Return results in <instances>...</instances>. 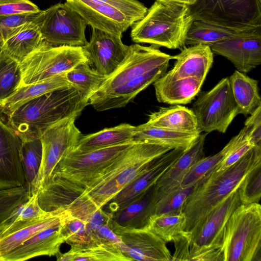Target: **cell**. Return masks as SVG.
I'll return each mask as SVG.
<instances>
[{"mask_svg": "<svg viewBox=\"0 0 261 261\" xmlns=\"http://www.w3.org/2000/svg\"><path fill=\"white\" fill-rule=\"evenodd\" d=\"M88 99L75 87L44 94L22 104L8 116V121L21 140L40 138L50 126L73 115L80 116Z\"/></svg>", "mask_w": 261, "mask_h": 261, "instance_id": "6da1fadb", "label": "cell"}, {"mask_svg": "<svg viewBox=\"0 0 261 261\" xmlns=\"http://www.w3.org/2000/svg\"><path fill=\"white\" fill-rule=\"evenodd\" d=\"M261 162V146H255L238 162L221 171L214 170L199 182L188 197L182 212L186 218L185 231L193 227L232 191L245 176Z\"/></svg>", "mask_w": 261, "mask_h": 261, "instance_id": "7a4b0ae2", "label": "cell"}, {"mask_svg": "<svg viewBox=\"0 0 261 261\" xmlns=\"http://www.w3.org/2000/svg\"><path fill=\"white\" fill-rule=\"evenodd\" d=\"M170 150L153 142L137 141L85 188L83 194L102 208L141 175L153 160Z\"/></svg>", "mask_w": 261, "mask_h": 261, "instance_id": "3957f363", "label": "cell"}, {"mask_svg": "<svg viewBox=\"0 0 261 261\" xmlns=\"http://www.w3.org/2000/svg\"><path fill=\"white\" fill-rule=\"evenodd\" d=\"M193 21L188 6L155 1L132 25L130 37L137 43L181 49Z\"/></svg>", "mask_w": 261, "mask_h": 261, "instance_id": "277c9868", "label": "cell"}, {"mask_svg": "<svg viewBox=\"0 0 261 261\" xmlns=\"http://www.w3.org/2000/svg\"><path fill=\"white\" fill-rule=\"evenodd\" d=\"M221 251L223 261L261 260V206L241 204L224 228Z\"/></svg>", "mask_w": 261, "mask_h": 261, "instance_id": "5b68a950", "label": "cell"}, {"mask_svg": "<svg viewBox=\"0 0 261 261\" xmlns=\"http://www.w3.org/2000/svg\"><path fill=\"white\" fill-rule=\"evenodd\" d=\"M238 189L232 191L189 231L190 260H222L221 251L225 225L241 204Z\"/></svg>", "mask_w": 261, "mask_h": 261, "instance_id": "8992f818", "label": "cell"}, {"mask_svg": "<svg viewBox=\"0 0 261 261\" xmlns=\"http://www.w3.org/2000/svg\"><path fill=\"white\" fill-rule=\"evenodd\" d=\"M137 141L85 151L72 150L61 159L50 176L88 187L109 165Z\"/></svg>", "mask_w": 261, "mask_h": 261, "instance_id": "52a82bcc", "label": "cell"}, {"mask_svg": "<svg viewBox=\"0 0 261 261\" xmlns=\"http://www.w3.org/2000/svg\"><path fill=\"white\" fill-rule=\"evenodd\" d=\"M88 62L82 47L53 46L43 42L22 62V83L27 85L66 72Z\"/></svg>", "mask_w": 261, "mask_h": 261, "instance_id": "ba28073f", "label": "cell"}, {"mask_svg": "<svg viewBox=\"0 0 261 261\" xmlns=\"http://www.w3.org/2000/svg\"><path fill=\"white\" fill-rule=\"evenodd\" d=\"M188 7L193 20L234 28L261 26V0H196Z\"/></svg>", "mask_w": 261, "mask_h": 261, "instance_id": "9c48e42d", "label": "cell"}, {"mask_svg": "<svg viewBox=\"0 0 261 261\" xmlns=\"http://www.w3.org/2000/svg\"><path fill=\"white\" fill-rule=\"evenodd\" d=\"M198 129L210 133H225L239 114L228 77L223 78L212 89L201 92L193 103Z\"/></svg>", "mask_w": 261, "mask_h": 261, "instance_id": "30bf717a", "label": "cell"}, {"mask_svg": "<svg viewBox=\"0 0 261 261\" xmlns=\"http://www.w3.org/2000/svg\"><path fill=\"white\" fill-rule=\"evenodd\" d=\"M37 22L43 40L53 46L83 47L88 42L87 23L66 2L41 10Z\"/></svg>", "mask_w": 261, "mask_h": 261, "instance_id": "8fae6325", "label": "cell"}, {"mask_svg": "<svg viewBox=\"0 0 261 261\" xmlns=\"http://www.w3.org/2000/svg\"><path fill=\"white\" fill-rule=\"evenodd\" d=\"M73 115L48 127L40 137L42 146L41 165L30 191L37 194L50 176L58 163L66 153L74 148L82 134L75 125Z\"/></svg>", "mask_w": 261, "mask_h": 261, "instance_id": "7c38bea8", "label": "cell"}, {"mask_svg": "<svg viewBox=\"0 0 261 261\" xmlns=\"http://www.w3.org/2000/svg\"><path fill=\"white\" fill-rule=\"evenodd\" d=\"M129 46V53L123 62L107 77L89 100L102 96L123 83L172 59V56L161 51L159 47L152 45L146 46L135 44Z\"/></svg>", "mask_w": 261, "mask_h": 261, "instance_id": "4fadbf2b", "label": "cell"}, {"mask_svg": "<svg viewBox=\"0 0 261 261\" xmlns=\"http://www.w3.org/2000/svg\"><path fill=\"white\" fill-rule=\"evenodd\" d=\"M110 226L121 241L119 246L120 251L130 260H172V255L166 242L148 227L126 228L112 220Z\"/></svg>", "mask_w": 261, "mask_h": 261, "instance_id": "5bb4252c", "label": "cell"}, {"mask_svg": "<svg viewBox=\"0 0 261 261\" xmlns=\"http://www.w3.org/2000/svg\"><path fill=\"white\" fill-rule=\"evenodd\" d=\"M122 36L92 28L89 41L82 47L89 65L106 76L112 74L130 49L122 42Z\"/></svg>", "mask_w": 261, "mask_h": 261, "instance_id": "9a60e30c", "label": "cell"}, {"mask_svg": "<svg viewBox=\"0 0 261 261\" xmlns=\"http://www.w3.org/2000/svg\"><path fill=\"white\" fill-rule=\"evenodd\" d=\"M21 141L0 111V190L25 185L20 158Z\"/></svg>", "mask_w": 261, "mask_h": 261, "instance_id": "2e32d148", "label": "cell"}, {"mask_svg": "<svg viewBox=\"0 0 261 261\" xmlns=\"http://www.w3.org/2000/svg\"><path fill=\"white\" fill-rule=\"evenodd\" d=\"M208 45L241 72H250L261 64V28Z\"/></svg>", "mask_w": 261, "mask_h": 261, "instance_id": "e0dca14e", "label": "cell"}, {"mask_svg": "<svg viewBox=\"0 0 261 261\" xmlns=\"http://www.w3.org/2000/svg\"><path fill=\"white\" fill-rule=\"evenodd\" d=\"M173 149L153 160L139 176L121 190L108 203L112 214L122 208L155 184L160 177L184 152Z\"/></svg>", "mask_w": 261, "mask_h": 261, "instance_id": "ac0fdd59", "label": "cell"}, {"mask_svg": "<svg viewBox=\"0 0 261 261\" xmlns=\"http://www.w3.org/2000/svg\"><path fill=\"white\" fill-rule=\"evenodd\" d=\"M65 1L92 28L122 36L133 24L119 11L97 0Z\"/></svg>", "mask_w": 261, "mask_h": 261, "instance_id": "d6986e66", "label": "cell"}, {"mask_svg": "<svg viewBox=\"0 0 261 261\" xmlns=\"http://www.w3.org/2000/svg\"><path fill=\"white\" fill-rule=\"evenodd\" d=\"M85 189L68 179L50 176L38 192V202L44 211L64 210L71 214L82 202Z\"/></svg>", "mask_w": 261, "mask_h": 261, "instance_id": "ffe728a7", "label": "cell"}, {"mask_svg": "<svg viewBox=\"0 0 261 261\" xmlns=\"http://www.w3.org/2000/svg\"><path fill=\"white\" fill-rule=\"evenodd\" d=\"M169 63L159 66L116 87L99 97L88 100L97 111L124 107L142 90L164 75Z\"/></svg>", "mask_w": 261, "mask_h": 261, "instance_id": "44dd1931", "label": "cell"}, {"mask_svg": "<svg viewBox=\"0 0 261 261\" xmlns=\"http://www.w3.org/2000/svg\"><path fill=\"white\" fill-rule=\"evenodd\" d=\"M63 221L40 230L1 256L0 261H23L41 255H56L60 252L61 244L65 242L61 233Z\"/></svg>", "mask_w": 261, "mask_h": 261, "instance_id": "7402d4cb", "label": "cell"}, {"mask_svg": "<svg viewBox=\"0 0 261 261\" xmlns=\"http://www.w3.org/2000/svg\"><path fill=\"white\" fill-rule=\"evenodd\" d=\"M213 54L207 44L185 46L179 54L172 56V59L176 61L166 73L176 78L193 77L204 82L213 63Z\"/></svg>", "mask_w": 261, "mask_h": 261, "instance_id": "603a6c76", "label": "cell"}, {"mask_svg": "<svg viewBox=\"0 0 261 261\" xmlns=\"http://www.w3.org/2000/svg\"><path fill=\"white\" fill-rule=\"evenodd\" d=\"M203 83L195 77L176 78L166 72L153 84L159 102L181 105L191 103Z\"/></svg>", "mask_w": 261, "mask_h": 261, "instance_id": "cb8c5ba5", "label": "cell"}, {"mask_svg": "<svg viewBox=\"0 0 261 261\" xmlns=\"http://www.w3.org/2000/svg\"><path fill=\"white\" fill-rule=\"evenodd\" d=\"M158 188L154 184L135 200L113 214L112 221L128 228L148 227L155 214Z\"/></svg>", "mask_w": 261, "mask_h": 261, "instance_id": "d4e9b609", "label": "cell"}, {"mask_svg": "<svg viewBox=\"0 0 261 261\" xmlns=\"http://www.w3.org/2000/svg\"><path fill=\"white\" fill-rule=\"evenodd\" d=\"M207 133H200L192 145L160 177L155 185L159 191L179 186L191 167L205 156L204 145Z\"/></svg>", "mask_w": 261, "mask_h": 261, "instance_id": "484cf974", "label": "cell"}, {"mask_svg": "<svg viewBox=\"0 0 261 261\" xmlns=\"http://www.w3.org/2000/svg\"><path fill=\"white\" fill-rule=\"evenodd\" d=\"M66 72L20 86L13 95L0 105V111L8 116L19 106L32 99L58 89L73 86L67 80Z\"/></svg>", "mask_w": 261, "mask_h": 261, "instance_id": "4316f807", "label": "cell"}, {"mask_svg": "<svg viewBox=\"0 0 261 261\" xmlns=\"http://www.w3.org/2000/svg\"><path fill=\"white\" fill-rule=\"evenodd\" d=\"M56 256L58 261H130L118 246L99 240L71 245L68 251L63 254L59 252Z\"/></svg>", "mask_w": 261, "mask_h": 261, "instance_id": "83f0119b", "label": "cell"}, {"mask_svg": "<svg viewBox=\"0 0 261 261\" xmlns=\"http://www.w3.org/2000/svg\"><path fill=\"white\" fill-rule=\"evenodd\" d=\"M67 214L64 210L46 212L17 229L0 236V257L13 250L40 230L61 222Z\"/></svg>", "mask_w": 261, "mask_h": 261, "instance_id": "f1b7e54d", "label": "cell"}, {"mask_svg": "<svg viewBox=\"0 0 261 261\" xmlns=\"http://www.w3.org/2000/svg\"><path fill=\"white\" fill-rule=\"evenodd\" d=\"M201 131L179 132L155 126L147 123L136 126L134 140H145L173 149H188Z\"/></svg>", "mask_w": 261, "mask_h": 261, "instance_id": "f546056e", "label": "cell"}, {"mask_svg": "<svg viewBox=\"0 0 261 261\" xmlns=\"http://www.w3.org/2000/svg\"><path fill=\"white\" fill-rule=\"evenodd\" d=\"M146 123L175 131L193 132L200 130L196 117L192 109L178 105L161 108L158 111L151 113Z\"/></svg>", "mask_w": 261, "mask_h": 261, "instance_id": "4dcf8cb0", "label": "cell"}, {"mask_svg": "<svg viewBox=\"0 0 261 261\" xmlns=\"http://www.w3.org/2000/svg\"><path fill=\"white\" fill-rule=\"evenodd\" d=\"M259 28H261V26L234 28L194 20L188 31L185 44L189 46L200 43L209 45Z\"/></svg>", "mask_w": 261, "mask_h": 261, "instance_id": "1f68e13d", "label": "cell"}, {"mask_svg": "<svg viewBox=\"0 0 261 261\" xmlns=\"http://www.w3.org/2000/svg\"><path fill=\"white\" fill-rule=\"evenodd\" d=\"M228 79L239 114L247 116L261 106L257 80L237 70Z\"/></svg>", "mask_w": 261, "mask_h": 261, "instance_id": "d6a6232c", "label": "cell"}, {"mask_svg": "<svg viewBox=\"0 0 261 261\" xmlns=\"http://www.w3.org/2000/svg\"><path fill=\"white\" fill-rule=\"evenodd\" d=\"M136 128V126L122 123L93 134L82 135L72 150L85 151L133 141Z\"/></svg>", "mask_w": 261, "mask_h": 261, "instance_id": "836d02e7", "label": "cell"}, {"mask_svg": "<svg viewBox=\"0 0 261 261\" xmlns=\"http://www.w3.org/2000/svg\"><path fill=\"white\" fill-rule=\"evenodd\" d=\"M38 16L9 38L1 50L20 63L33 51L44 40L37 22Z\"/></svg>", "mask_w": 261, "mask_h": 261, "instance_id": "e575fe53", "label": "cell"}, {"mask_svg": "<svg viewBox=\"0 0 261 261\" xmlns=\"http://www.w3.org/2000/svg\"><path fill=\"white\" fill-rule=\"evenodd\" d=\"M68 81L89 100L108 76L91 68L87 62H82L66 72Z\"/></svg>", "mask_w": 261, "mask_h": 261, "instance_id": "d590c367", "label": "cell"}, {"mask_svg": "<svg viewBox=\"0 0 261 261\" xmlns=\"http://www.w3.org/2000/svg\"><path fill=\"white\" fill-rule=\"evenodd\" d=\"M22 83L20 63L0 50V105L13 95Z\"/></svg>", "mask_w": 261, "mask_h": 261, "instance_id": "8d00e7d4", "label": "cell"}, {"mask_svg": "<svg viewBox=\"0 0 261 261\" xmlns=\"http://www.w3.org/2000/svg\"><path fill=\"white\" fill-rule=\"evenodd\" d=\"M186 225V216L182 212L154 215L151 218L148 228L167 243L183 233Z\"/></svg>", "mask_w": 261, "mask_h": 261, "instance_id": "74e56055", "label": "cell"}, {"mask_svg": "<svg viewBox=\"0 0 261 261\" xmlns=\"http://www.w3.org/2000/svg\"><path fill=\"white\" fill-rule=\"evenodd\" d=\"M20 158L30 196L33 182L39 172L42 156L40 138L21 140Z\"/></svg>", "mask_w": 261, "mask_h": 261, "instance_id": "f35d334b", "label": "cell"}, {"mask_svg": "<svg viewBox=\"0 0 261 261\" xmlns=\"http://www.w3.org/2000/svg\"><path fill=\"white\" fill-rule=\"evenodd\" d=\"M46 213L39 205L38 194H33L27 201L18 205L4 223L0 236L16 230Z\"/></svg>", "mask_w": 261, "mask_h": 261, "instance_id": "ab89813d", "label": "cell"}, {"mask_svg": "<svg viewBox=\"0 0 261 261\" xmlns=\"http://www.w3.org/2000/svg\"><path fill=\"white\" fill-rule=\"evenodd\" d=\"M199 183L164 191L158 190L155 215L182 212L188 197Z\"/></svg>", "mask_w": 261, "mask_h": 261, "instance_id": "60d3db41", "label": "cell"}, {"mask_svg": "<svg viewBox=\"0 0 261 261\" xmlns=\"http://www.w3.org/2000/svg\"><path fill=\"white\" fill-rule=\"evenodd\" d=\"M226 153L227 149L224 146L216 154L198 161L191 167L179 186L187 187L201 182L215 169Z\"/></svg>", "mask_w": 261, "mask_h": 261, "instance_id": "b9f144b4", "label": "cell"}, {"mask_svg": "<svg viewBox=\"0 0 261 261\" xmlns=\"http://www.w3.org/2000/svg\"><path fill=\"white\" fill-rule=\"evenodd\" d=\"M30 197L27 185L0 190V231L17 207Z\"/></svg>", "mask_w": 261, "mask_h": 261, "instance_id": "7bdbcfd3", "label": "cell"}, {"mask_svg": "<svg viewBox=\"0 0 261 261\" xmlns=\"http://www.w3.org/2000/svg\"><path fill=\"white\" fill-rule=\"evenodd\" d=\"M238 190L242 204L258 203L261 196V162L245 176Z\"/></svg>", "mask_w": 261, "mask_h": 261, "instance_id": "ee69618b", "label": "cell"}, {"mask_svg": "<svg viewBox=\"0 0 261 261\" xmlns=\"http://www.w3.org/2000/svg\"><path fill=\"white\" fill-rule=\"evenodd\" d=\"M61 233L65 242L68 244H81L91 241V232L87 222L68 214L63 221Z\"/></svg>", "mask_w": 261, "mask_h": 261, "instance_id": "f6af8a7d", "label": "cell"}, {"mask_svg": "<svg viewBox=\"0 0 261 261\" xmlns=\"http://www.w3.org/2000/svg\"><path fill=\"white\" fill-rule=\"evenodd\" d=\"M231 141L230 150L216 167L214 170L216 172L223 170L233 165L255 146L251 142L248 130L245 126Z\"/></svg>", "mask_w": 261, "mask_h": 261, "instance_id": "bcb514c9", "label": "cell"}, {"mask_svg": "<svg viewBox=\"0 0 261 261\" xmlns=\"http://www.w3.org/2000/svg\"><path fill=\"white\" fill-rule=\"evenodd\" d=\"M40 12L0 17V50L5 42L9 38L18 32L24 24L34 21Z\"/></svg>", "mask_w": 261, "mask_h": 261, "instance_id": "7dc6e473", "label": "cell"}, {"mask_svg": "<svg viewBox=\"0 0 261 261\" xmlns=\"http://www.w3.org/2000/svg\"><path fill=\"white\" fill-rule=\"evenodd\" d=\"M121 12L133 23L141 19L147 8L138 0H97Z\"/></svg>", "mask_w": 261, "mask_h": 261, "instance_id": "c3c4849f", "label": "cell"}, {"mask_svg": "<svg viewBox=\"0 0 261 261\" xmlns=\"http://www.w3.org/2000/svg\"><path fill=\"white\" fill-rule=\"evenodd\" d=\"M41 10L30 0H0V17L39 13Z\"/></svg>", "mask_w": 261, "mask_h": 261, "instance_id": "681fc988", "label": "cell"}, {"mask_svg": "<svg viewBox=\"0 0 261 261\" xmlns=\"http://www.w3.org/2000/svg\"><path fill=\"white\" fill-rule=\"evenodd\" d=\"M244 126L248 130L253 145L261 146V106L250 115L245 122Z\"/></svg>", "mask_w": 261, "mask_h": 261, "instance_id": "f907efd6", "label": "cell"}, {"mask_svg": "<svg viewBox=\"0 0 261 261\" xmlns=\"http://www.w3.org/2000/svg\"><path fill=\"white\" fill-rule=\"evenodd\" d=\"M91 232L92 233L91 241L93 240H99L109 242L116 245L118 247L121 243L120 239L113 231L109 225L101 226Z\"/></svg>", "mask_w": 261, "mask_h": 261, "instance_id": "816d5d0a", "label": "cell"}, {"mask_svg": "<svg viewBox=\"0 0 261 261\" xmlns=\"http://www.w3.org/2000/svg\"><path fill=\"white\" fill-rule=\"evenodd\" d=\"M175 251L172 255V260H190L189 244L184 232L173 241Z\"/></svg>", "mask_w": 261, "mask_h": 261, "instance_id": "f5cc1de1", "label": "cell"}, {"mask_svg": "<svg viewBox=\"0 0 261 261\" xmlns=\"http://www.w3.org/2000/svg\"><path fill=\"white\" fill-rule=\"evenodd\" d=\"M113 214L104 211L102 208H98L91 216L87 221L88 227L92 231L101 226L109 225L112 220Z\"/></svg>", "mask_w": 261, "mask_h": 261, "instance_id": "db71d44e", "label": "cell"}, {"mask_svg": "<svg viewBox=\"0 0 261 261\" xmlns=\"http://www.w3.org/2000/svg\"><path fill=\"white\" fill-rule=\"evenodd\" d=\"M157 1L178 4L190 6L193 4L196 0H155Z\"/></svg>", "mask_w": 261, "mask_h": 261, "instance_id": "11a10c76", "label": "cell"}]
</instances>
